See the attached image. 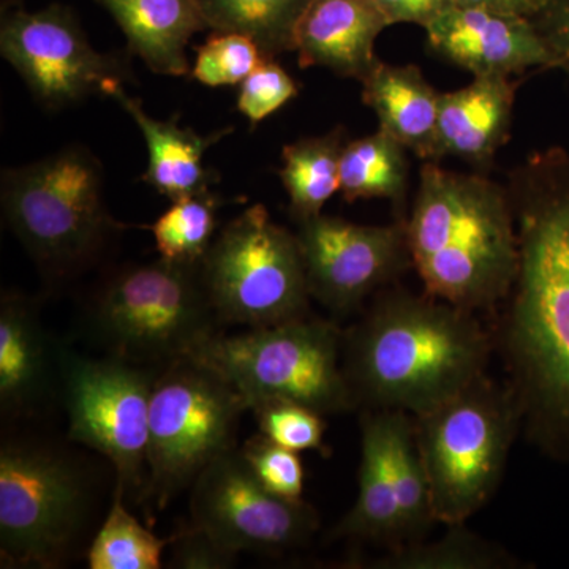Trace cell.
Listing matches in <instances>:
<instances>
[{"label":"cell","mask_w":569,"mask_h":569,"mask_svg":"<svg viewBox=\"0 0 569 569\" xmlns=\"http://www.w3.org/2000/svg\"><path fill=\"white\" fill-rule=\"evenodd\" d=\"M261 433L295 452L323 451V415L290 400H271L250 408Z\"/></svg>","instance_id":"cell-31"},{"label":"cell","mask_w":569,"mask_h":569,"mask_svg":"<svg viewBox=\"0 0 569 569\" xmlns=\"http://www.w3.org/2000/svg\"><path fill=\"white\" fill-rule=\"evenodd\" d=\"M22 0H2V9H9V7H21Z\"/></svg>","instance_id":"cell-38"},{"label":"cell","mask_w":569,"mask_h":569,"mask_svg":"<svg viewBox=\"0 0 569 569\" xmlns=\"http://www.w3.org/2000/svg\"><path fill=\"white\" fill-rule=\"evenodd\" d=\"M219 323L201 263L163 258L122 266L104 279L89 307L96 339L112 358L138 366L192 358L219 335Z\"/></svg>","instance_id":"cell-6"},{"label":"cell","mask_w":569,"mask_h":569,"mask_svg":"<svg viewBox=\"0 0 569 569\" xmlns=\"http://www.w3.org/2000/svg\"><path fill=\"white\" fill-rule=\"evenodd\" d=\"M0 181L3 219L51 279L96 263L127 228L104 203L103 167L86 146L6 168Z\"/></svg>","instance_id":"cell-4"},{"label":"cell","mask_w":569,"mask_h":569,"mask_svg":"<svg viewBox=\"0 0 569 569\" xmlns=\"http://www.w3.org/2000/svg\"><path fill=\"white\" fill-rule=\"evenodd\" d=\"M91 486L61 449L3 438L0 448V557L3 568H59L91 515Z\"/></svg>","instance_id":"cell-8"},{"label":"cell","mask_w":569,"mask_h":569,"mask_svg":"<svg viewBox=\"0 0 569 569\" xmlns=\"http://www.w3.org/2000/svg\"><path fill=\"white\" fill-rule=\"evenodd\" d=\"M389 28L372 0H312L296 29L302 69L325 67L362 82L380 63L378 36Z\"/></svg>","instance_id":"cell-17"},{"label":"cell","mask_w":569,"mask_h":569,"mask_svg":"<svg viewBox=\"0 0 569 569\" xmlns=\"http://www.w3.org/2000/svg\"><path fill=\"white\" fill-rule=\"evenodd\" d=\"M170 567L181 569H224L234 567L238 553L220 546L206 531L192 526L170 539Z\"/></svg>","instance_id":"cell-34"},{"label":"cell","mask_w":569,"mask_h":569,"mask_svg":"<svg viewBox=\"0 0 569 569\" xmlns=\"http://www.w3.org/2000/svg\"><path fill=\"white\" fill-rule=\"evenodd\" d=\"M0 52L44 110L61 111L91 97H110L134 80L129 59L97 51L78 14L63 3L39 11L22 6L2 9Z\"/></svg>","instance_id":"cell-12"},{"label":"cell","mask_w":569,"mask_h":569,"mask_svg":"<svg viewBox=\"0 0 569 569\" xmlns=\"http://www.w3.org/2000/svg\"><path fill=\"white\" fill-rule=\"evenodd\" d=\"M531 21L569 73V0H548Z\"/></svg>","instance_id":"cell-35"},{"label":"cell","mask_w":569,"mask_h":569,"mask_svg":"<svg viewBox=\"0 0 569 569\" xmlns=\"http://www.w3.org/2000/svg\"><path fill=\"white\" fill-rule=\"evenodd\" d=\"M298 224L310 296L336 316H350L413 268L407 219L359 224L320 213Z\"/></svg>","instance_id":"cell-14"},{"label":"cell","mask_w":569,"mask_h":569,"mask_svg":"<svg viewBox=\"0 0 569 569\" xmlns=\"http://www.w3.org/2000/svg\"><path fill=\"white\" fill-rule=\"evenodd\" d=\"M110 99L121 104L133 119L148 146L149 162L141 181L151 186L171 201L209 192L216 174L206 167L204 153L211 146L233 132V127L201 137L192 129L179 126L178 116L159 121L142 108L140 100L130 97L126 89L118 88Z\"/></svg>","instance_id":"cell-19"},{"label":"cell","mask_w":569,"mask_h":569,"mask_svg":"<svg viewBox=\"0 0 569 569\" xmlns=\"http://www.w3.org/2000/svg\"><path fill=\"white\" fill-rule=\"evenodd\" d=\"M52 347L32 299L2 295L0 301V410L9 419L31 417L50 397L59 373Z\"/></svg>","instance_id":"cell-18"},{"label":"cell","mask_w":569,"mask_h":569,"mask_svg":"<svg viewBox=\"0 0 569 569\" xmlns=\"http://www.w3.org/2000/svg\"><path fill=\"white\" fill-rule=\"evenodd\" d=\"M190 515L192 526L238 556L302 548L320 529L312 505L266 489L236 448L213 459L194 479Z\"/></svg>","instance_id":"cell-13"},{"label":"cell","mask_w":569,"mask_h":569,"mask_svg":"<svg viewBox=\"0 0 569 569\" xmlns=\"http://www.w3.org/2000/svg\"><path fill=\"white\" fill-rule=\"evenodd\" d=\"M242 396L211 367L192 358L164 366L149 411L148 485L144 498L164 508L213 459L236 448Z\"/></svg>","instance_id":"cell-9"},{"label":"cell","mask_w":569,"mask_h":569,"mask_svg":"<svg viewBox=\"0 0 569 569\" xmlns=\"http://www.w3.org/2000/svg\"><path fill=\"white\" fill-rule=\"evenodd\" d=\"M264 58L252 39L242 33L213 32L197 48L192 77L204 86L241 84Z\"/></svg>","instance_id":"cell-30"},{"label":"cell","mask_w":569,"mask_h":569,"mask_svg":"<svg viewBox=\"0 0 569 569\" xmlns=\"http://www.w3.org/2000/svg\"><path fill=\"white\" fill-rule=\"evenodd\" d=\"M59 381L69 438L100 452L116 470L123 498H144L149 411L157 373L118 358H86L59 347Z\"/></svg>","instance_id":"cell-11"},{"label":"cell","mask_w":569,"mask_h":569,"mask_svg":"<svg viewBox=\"0 0 569 569\" xmlns=\"http://www.w3.org/2000/svg\"><path fill=\"white\" fill-rule=\"evenodd\" d=\"M511 77H475L466 88L440 92L438 153L458 157L488 174L511 134L516 92Z\"/></svg>","instance_id":"cell-16"},{"label":"cell","mask_w":569,"mask_h":569,"mask_svg":"<svg viewBox=\"0 0 569 569\" xmlns=\"http://www.w3.org/2000/svg\"><path fill=\"white\" fill-rule=\"evenodd\" d=\"M171 203L170 209L148 227L157 252L173 263H201L216 239L219 201L209 190Z\"/></svg>","instance_id":"cell-29"},{"label":"cell","mask_w":569,"mask_h":569,"mask_svg":"<svg viewBox=\"0 0 569 569\" xmlns=\"http://www.w3.org/2000/svg\"><path fill=\"white\" fill-rule=\"evenodd\" d=\"M212 32L249 37L264 56L295 51L296 29L312 0H194Z\"/></svg>","instance_id":"cell-27"},{"label":"cell","mask_w":569,"mask_h":569,"mask_svg":"<svg viewBox=\"0 0 569 569\" xmlns=\"http://www.w3.org/2000/svg\"><path fill=\"white\" fill-rule=\"evenodd\" d=\"M342 347L339 326L307 316L242 335H217L192 359L224 378L249 411L258 403L290 400L325 417L356 411L343 376Z\"/></svg>","instance_id":"cell-7"},{"label":"cell","mask_w":569,"mask_h":569,"mask_svg":"<svg viewBox=\"0 0 569 569\" xmlns=\"http://www.w3.org/2000/svg\"><path fill=\"white\" fill-rule=\"evenodd\" d=\"M505 186L519 261L493 339L522 432L550 459L569 463V146L531 152Z\"/></svg>","instance_id":"cell-1"},{"label":"cell","mask_w":569,"mask_h":569,"mask_svg":"<svg viewBox=\"0 0 569 569\" xmlns=\"http://www.w3.org/2000/svg\"><path fill=\"white\" fill-rule=\"evenodd\" d=\"M430 50L473 77H512L529 69H559L530 18L452 7L426 28Z\"/></svg>","instance_id":"cell-15"},{"label":"cell","mask_w":569,"mask_h":569,"mask_svg":"<svg viewBox=\"0 0 569 569\" xmlns=\"http://www.w3.org/2000/svg\"><path fill=\"white\" fill-rule=\"evenodd\" d=\"M496 339L468 312L407 290L377 295L343 331L342 367L356 410L419 417L488 373Z\"/></svg>","instance_id":"cell-2"},{"label":"cell","mask_w":569,"mask_h":569,"mask_svg":"<svg viewBox=\"0 0 569 569\" xmlns=\"http://www.w3.org/2000/svg\"><path fill=\"white\" fill-rule=\"evenodd\" d=\"M407 234L425 293L473 313L503 305L519 261L507 186L425 162Z\"/></svg>","instance_id":"cell-3"},{"label":"cell","mask_w":569,"mask_h":569,"mask_svg":"<svg viewBox=\"0 0 569 569\" xmlns=\"http://www.w3.org/2000/svg\"><path fill=\"white\" fill-rule=\"evenodd\" d=\"M548 0H455V7L482 9L498 13L518 14L533 20L545 9Z\"/></svg>","instance_id":"cell-37"},{"label":"cell","mask_w":569,"mask_h":569,"mask_svg":"<svg viewBox=\"0 0 569 569\" xmlns=\"http://www.w3.org/2000/svg\"><path fill=\"white\" fill-rule=\"evenodd\" d=\"M201 269L220 323L253 329L310 316L298 234L263 204L250 206L216 236Z\"/></svg>","instance_id":"cell-10"},{"label":"cell","mask_w":569,"mask_h":569,"mask_svg":"<svg viewBox=\"0 0 569 569\" xmlns=\"http://www.w3.org/2000/svg\"><path fill=\"white\" fill-rule=\"evenodd\" d=\"M372 3L389 26L413 22L425 29L455 7V0H372Z\"/></svg>","instance_id":"cell-36"},{"label":"cell","mask_w":569,"mask_h":569,"mask_svg":"<svg viewBox=\"0 0 569 569\" xmlns=\"http://www.w3.org/2000/svg\"><path fill=\"white\" fill-rule=\"evenodd\" d=\"M114 18L127 50L157 74L189 77L186 48L208 29L194 0H96Z\"/></svg>","instance_id":"cell-21"},{"label":"cell","mask_w":569,"mask_h":569,"mask_svg":"<svg viewBox=\"0 0 569 569\" xmlns=\"http://www.w3.org/2000/svg\"><path fill=\"white\" fill-rule=\"evenodd\" d=\"M239 86L238 110L249 119L252 129L299 96L295 78L269 56Z\"/></svg>","instance_id":"cell-33"},{"label":"cell","mask_w":569,"mask_h":569,"mask_svg":"<svg viewBox=\"0 0 569 569\" xmlns=\"http://www.w3.org/2000/svg\"><path fill=\"white\" fill-rule=\"evenodd\" d=\"M170 539L156 537L130 515L126 498L114 489L107 518L88 550L91 569H159Z\"/></svg>","instance_id":"cell-28"},{"label":"cell","mask_w":569,"mask_h":569,"mask_svg":"<svg viewBox=\"0 0 569 569\" xmlns=\"http://www.w3.org/2000/svg\"><path fill=\"white\" fill-rule=\"evenodd\" d=\"M373 411L383 433L389 475L399 501L400 535L402 545H407L427 538L438 523L425 463L419 455L415 419L406 411Z\"/></svg>","instance_id":"cell-23"},{"label":"cell","mask_w":569,"mask_h":569,"mask_svg":"<svg viewBox=\"0 0 569 569\" xmlns=\"http://www.w3.org/2000/svg\"><path fill=\"white\" fill-rule=\"evenodd\" d=\"M348 138L346 127L321 137L301 138L283 146L279 178L296 222L323 213L325 204L340 192V157Z\"/></svg>","instance_id":"cell-24"},{"label":"cell","mask_w":569,"mask_h":569,"mask_svg":"<svg viewBox=\"0 0 569 569\" xmlns=\"http://www.w3.org/2000/svg\"><path fill=\"white\" fill-rule=\"evenodd\" d=\"M329 538L332 541L372 542L387 549L402 545L399 501L389 475L383 433L373 410H362L361 413L358 496Z\"/></svg>","instance_id":"cell-22"},{"label":"cell","mask_w":569,"mask_h":569,"mask_svg":"<svg viewBox=\"0 0 569 569\" xmlns=\"http://www.w3.org/2000/svg\"><path fill=\"white\" fill-rule=\"evenodd\" d=\"M362 84V102L376 112L378 129L396 138L425 162H440L438 110L440 92L413 63L380 62Z\"/></svg>","instance_id":"cell-20"},{"label":"cell","mask_w":569,"mask_h":569,"mask_svg":"<svg viewBox=\"0 0 569 569\" xmlns=\"http://www.w3.org/2000/svg\"><path fill=\"white\" fill-rule=\"evenodd\" d=\"M415 433L440 526L467 523L497 492L522 417L509 385L489 373L415 417Z\"/></svg>","instance_id":"cell-5"},{"label":"cell","mask_w":569,"mask_h":569,"mask_svg":"<svg viewBox=\"0 0 569 569\" xmlns=\"http://www.w3.org/2000/svg\"><path fill=\"white\" fill-rule=\"evenodd\" d=\"M372 569H518L522 563L503 546L477 531L467 523L447 526L437 539H418L388 549L387 553L366 561Z\"/></svg>","instance_id":"cell-26"},{"label":"cell","mask_w":569,"mask_h":569,"mask_svg":"<svg viewBox=\"0 0 569 569\" xmlns=\"http://www.w3.org/2000/svg\"><path fill=\"white\" fill-rule=\"evenodd\" d=\"M254 477L276 496L299 500L305 492V466L299 452L291 451L260 433L241 449Z\"/></svg>","instance_id":"cell-32"},{"label":"cell","mask_w":569,"mask_h":569,"mask_svg":"<svg viewBox=\"0 0 569 569\" xmlns=\"http://www.w3.org/2000/svg\"><path fill=\"white\" fill-rule=\"evenodd\" d=\"M407 149L378 129L369 137L348 140L340 157V193L348 203L381 198L406 217Z\"/></svg>","instance_id":"cell-25"}]
</instances>
